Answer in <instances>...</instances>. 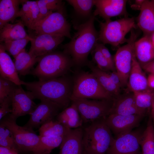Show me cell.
I'll return each instance as SVG.
<instances>
[{
  "instance_id": "6da1fadb",
  "label": "cell",
  "mask_w": 154,
  "mask_h": 154,
  "mask_svg": "<svg viewBox=\"0 0 154 154\" xmlns=\"http://www.w3.org/2000/svg\"><path fill=\"white\" fill-rule=\"evenodd\" d=\"M33 99H46L58 105L63 110L71 102L73 77L68 74L45 81L23 82Z\"/></svg>"
},
{
  "instance_id": "7a4b0ae2",
  "label": "cell",
  "mask_w": 154,
  "mask_h": 154,
  "mask_svg": "<svg viewBox=\"0 0 154 154\" xmlns=\"http://www.w3.org/2000/svg\"><path fill=\"white\" fill-rule=\"evenodd\" d=\"M95 19L93 14L87 21L76 27L77 32L63 46V51L70 56L77 68L87 66L88 56L98 42L99 33L94 25Z\"/></svg>"
},
{
  "instance_id": "3957f363",
  "label": "cell",
  "mask_w": 154,
  "mask_h": 154,
  "mask_svg": "<svg viewBox=\"0 0 154 154\" xmlns=\"http://www.w3.org/2000/svg\"><path fill=\"white\" fill-rule=\"evenodd\" d=\"M38 64L30 74L45 81L68 74L74 66L70 56L64 52L54 51L39 57Z\"/></svg>"
},
{
  "instance_id": "277c9868",
  "label": "cell",
  "mask_w": 154,
  "mask_h": 154,
  "mask_svg": "<svg viewBox=\"0 0 154 154\" xmlns=\"http://www.w3.org/2000/svg\"><path fill=\"white\" fill-rule=\"evenodd\" d=\"M114 139L105 119L92 122L83 129V154H106Z\"/></svg>"
},
{
  "instance_id": "5b68a950",
  "label": "cell",
  "mask_w": 154,
  "mask_h": 154,
  "mask_svg": "<svg viewBox=\"0 0 154 154\" xmlns=\"http://www.w3.org/2000/svg\"><path fill=\"white\" fill-rule=\"evenodd\" d=\"M98 22L100 30L98 41L114 47L119 48L120 44L127 42L128 39L125 37L126 34L137 27L133 17H127L114 21Z\"/></svg>"
},
{
  "instance_id": "8992f818",
  "label": "cell",
  "mask_w": 154,
  "mask_h": 154,
  "mask_svg": "<svg viewBox=\"0 0 154 154\" xmlns=\"http://www.w3.org/2000/svg\"><path fill=\"white\" fill-rule=\"evenodd\" d=\"M113 100L91 72L81 71L73 77L72 98Z\"/></svg>"
},
{
  "instance_id": "52a82bcc",
  "label": "cell",
  "mask_w": 154,
  "mask_h": 154,
  "mask_svg": "<svg viewBox=\"0 0 154 154\" xmlns=\"http://www.w3.org/2000/svg\"><path fill=\"white\" fill-rule=\"evenodd\" d=\"M113 100L74 98L71 102L76 106L83 122L91 123L110 114Z\"/></svg>"
},
{
  "instance_id": "ba28073f",
  "label": "cell",
  "mask_w": 154,
  "mask_h": 154,
  "mask_svg": "<svg viewBox=\"0 0 154 154\" xmlns=\"http://www.w3.org/2000/svg\"><path fill=\"white\" fill-rule=\"evenodd\" d=\"M70 28L63 9L51 12L30 30L34 31L35 35L47 34L71 38Z\"/></svg>"
},
{
  "instance_id": "9c48e42d",
  "label": "cell",
  "mask_w": 154,
  "mask_h": 154,
  "mask_svg": "<svg viewBox=\"0 0 154 154\" xmlns=\"http://www.w3.org/2000/svg\"><path fill=\"white\" fill-rule=\"evenodd\" d=\"M138 36L139 33L132 29L127 43L118 48L114 57L116 72L122 87L127 85L134 54V44Z\"/></svg>"
},
{
  "instance_id": "30bf717a",
  "label": "cell",
  "mask_w": 154,
  "mask_h": 154,
  "mask_svg": "<svg viewBox=\"0 0 154 154\" xmlns=\"http://www.w3.org/2000/svg\"><path fill=\"white\" fill-rule=\"evenodd\" d=\"M9 114L0 120V124L12 132L19 152L32 153L38 143L39 135H38L33 129L18 125L16 120L11 118Z\"/></svg>"
},
{
  "instance_id": "8fae6325",
  "label": "cell",
  "mask_w": 154,
  "mask_h": 154,
  "mask_svg": "<svg viewBox=\"0 0 154 154\" xmlns=\"http://www.w3.org/2000/svg\"><path fill=\"white\" fill-rule=\"evenodd\" d=\"M141 133L131 131L117 136L106 154H142L140 150Z\"/></svg>"
},
{
  "instance_id": "7c38bea8",
  "label": "cell",
  "mask_w": 154,
  "mask_h": 154,
  "mask_svg": "<svg viewBox=\"0 0 154 154\" xmlns=\"http://www.w3.org/2000/svg\"><path fill=\"white\" fill-rule=\"evenodd\" d=\"M40 100L24 126L32 129L39 128L44 123L54 119L62 109L58 105L49 100L42 99Z\"/></svg>"
},
{
  "instance_id": "4fadbf2b",
  "label": "cell",
  "mask_w": 154,
  "mask_h": 154,
  "mask_svg": "<svg viewBox=\"0 0 154 154\" xmlns=\"http://www.w3.org/2000/svg\"><path fill=\"white\" fill-rule=\"evenodd\" d=\"M28 92L24 90L21 85H17L12 99V112L9 115L11 119L16 120L19 117L30 115L37 105Z\"/></svg>"
},
{
  "instance_id": "5bb4252c",
  "label": "cell",
  "mask_w": 154,
  "mask_h": 154,
  "mask_svg": "<svg viewBox=\"0 0 154 154\" xmlns=\"http://www.w3.org/2000/svg\"><path fill=\"white\" fill-rule=\"evenodd\" d=\"M31 37L29 53L38 57L54 51L63 41L64 37L47 34L35 35Z\"/></svg>"
},
{
  "instance_id": "9a60e30c",
  "label": "cell",
  "mask_w": 154,
  "mask_h": 154,
  "mask_svg": "<svg viewBox=\"0 0 154 154\" xmlns=\"http://www.w3.org/2000/svg\"><path fill=\"white\" fill-rule=\"evenodd\" d=\"M144 116L111 114L105 118L107 125L117 136L132 131L139 125Z\"/></svg>"
},
{
  "instance_id": "2e32d148",
  "label": "cell",
  "mask_w": 154,
  "mask_h": 154,
  "mask_svg": "<svg viewBox=\"0 0 154 154\" xmlns=\"http://www.w3.org/2000/svg\"><path fill=\"white\" fill-rule=\"evenodd\" d=\"M127 2L126 0H95L96 9L93 15L95 16H100L105 21L117 16L127 17L126 8Z\"/></svg>"
},
{
  "instance_id": "e0dca14e",
  "label": "cell",
  "mask_w": 154,
  "mask_h": 154,
  "mask_svg": "<svg viewBox=\"0 0 154 154\" xmlns=\"http://www.w3.org/2000/svg\"><path fill=\"white\" fill-rule=\"evenodd\" d=\"M83 129H70L64 136L59 154H83Z\"/></svg>"
},
{
  "instance_id": "ac0fdd59",
  "label": "cell",
  "mask_w": 154,
  "mask_h": 154,
  "mask_svg": "<svg viewBox=\"0 0 154 154\" xmlns=\"http://www.w3.org/2000/svg\"><path fill=\"white\" fill-rule=\"evenodd\" d=\"M145 113L137 107L133 93L113 99L110 114L139 115L144 116Z\"/></svg>"
},
{
  "instance_id": "d6986e66",
  "label": "cell",
  "mask_w": 154,
  "mask_h": 154,
  "mask_svg": "<svg viewBox=\"0 0 154 154\" xmlns=\"http://www.w3.org/2000/svg\"><path fill=\"white\" fill-rule=\"evenodd\" d=\"M140 11L137 26L144 36H151L154 32V0H145Z\"/></svg>"
},
{
  "instance_id": "ffe728a7",
  "label": "cell",
  "mask_w": 154,
  "mask_h": 154,
  "mask_svg": "<svg viewBox=\"0 0 154 154\" xmlns=\"http://www.w3.org/2000/svg\"><path fill=\"white\" fill-rule=\"evenodd\" d=\"M142 69L134 54L127 84L129 89L133 93L149 88L147 78Z\"/></svg>"
},
{
  "instance_id": "44dd1931",
  "label": "cell",
  "mask_w": 154,
  "mask_h": 154,
  "mask_svg": "<svg viewBox=\"0 0 154 154\" xmlns=\"http://www.w3.org/2000/svg\"><path fill=\"white\" fill-rule=\"evenodd\" d=\"M134 49L135 57L141 66L154 60V46L151 36H144L136 41Z\"/></svg>"
},
{
  "instance_id": "7402d4cb",
  "label": "cell",
  "mask_w": 154,
  "mask_h": 154,
  "mask_svg": "<svg viewBox=\"0 0 154 154\" xmlns=\"http://www.w3.org/2000/svg\"><path fill=\"white\" fill-rule=\"evenodd\" d=\"M3 45L0 44V76L10 80L17 85H22L18 75L14 63L6 52Z\"/></svg>"
},
{
  "instance_id": "603a6c76",
  "label": "cell",
  "mask_w": 154,
  "mask_h": 154,
  "mask_svg": "<svg viewBox=\"0 0 154 154\" xmlns=\"http://www.w3.org/2000/svg\"><path fill=\"white\" fill-rule=\"evenodd\" d=\"M21 0L0 1V29L9 21L19 17Z\"/></svg>"
},
{
  "instance_id": "cb8c5ba5",
  "label": "cell",
  "mask_w": 154,
  "mask_h": 154,
  "mask_svg": "<svg viewBox=\"0 0 154 154\" xmlns=\"http://www.w3.org/2000/svg\"><path fill=\"white\" fill-rule=\"evenodd\" d=\"M25 26L21 21L12 24L7 23L0 29V41L1 43L5 41L17 40L30 37L26 32Z\"/></svg>"
},
{
  "instance_id": "d4e9b609",
  "label": "cell",
  "mask_w": 154,
  "mask_h": 154,
  "mask_svg": "<svg viewBox=\"0 0 154 154\" xmlns=\"http://www.w3.org/2000/svg\"><path fill=\"white\" fill-rule=\"evenodd\" d=\"M56 117V120L70 129L81 127L83 123L76 106L72 103L70 106L60 112Z\"/></svg>"
},
{
  "instance_id": "484cf974",
  "label": "cell",
  "mask_w": 154,
  "mask_h": 154,
  "mask_svg": "<svg viewBox=\"0 0 154 154\" xmlns=\"http://www.w3.org/2000/svg\"><path fill=\"white\" fill-rule=\"evenodd\" d=\"M15 59L14 64L18 74L25 76L30 74L33 66L38 62L39 57L33 56L27 52L25 48L17 55Z\"/></svg>"
},
{
  "instance_id": "4316f807",
  "label": "cell",
  "mask_w": 154,
  "mask_h": 154,
  "mask_svg": "<svg viewBox=\"0 0 154 154\" xmlns=\"http://www.w3.org/2000/svg\"><path fill=\"white\" fill-rule=\"evenodd\" d=\"M87 66L90 69L91 72L96 77L106 91L113 97L118 95L120 89L112 82L107 72L101 70L90 61H89Z\"/></svg>"
},
{
  "instance_id": "83f0119b",
  "label": "cell",
  "mask_w": 154,
  "mask_h": 154,
  "mask_svg": "<svg viewBox=\"0 0 154 154\" xmlns=\"http://www.w3.org/2000/svg\"><path fill=\"white\" fill-rule=\"evenodd\" d=\"M70 129L57 120L53 119L44 123L39 128V135L42 137H63Z\"/></svg>"
},
{
  "instance_id": "f1b7e54d",
  "label": "cell",
  "mask_w": 154,
  "mask_h": 154,
  "mask_svg": "<svg viewBox=\"0 0 154 154\" xmlns=\"http://www.w3.org/2000/svg\"><path fill=\"white\" fill-rule=\"evenodd\" d=\"M140 145L142 154H154V126L151 117L142 133Z\"/></svg>"
},
{
  "instance_id": "f546056e",
  "label": "cell",
  "mask_w": 154,
  "mask_h": 154,
  "mask_svg": "<svg viewBox=\"0 0 154 154\" xmlns=\"http://www.w3.org/2000/svg\"><path fill=\"white\" fill-rule=\"evenodd\" d=\"M64 137L40 136L39 141L33 154H50L52 150L60 145Z\"/></svg>"
},
{
  "instance_id": "4dcf8cb0",
  "label": "cell",
  "mask_w": 154,
  "mask_h": 154,
  "mask_svg": "<svg viewBox=\"0 0 154 154\" xmlns=\"http://www.w3.org/2000/svg\"><path fill=\"white\" fill-rule=\"evenodd\" d=\"M66 1L73 7L76 15L87 21L93 15V7L95 6V0H68Z\"/></svg>"
},
{
  "instance_id": "1f68e13d",
  "label": "cell",
  "mask_w": 154,
  "mask_h": 154,
  "mask_svg": "<svg viewBox=\"0 0 154 154\" xmlns=\"http://www.w3.org/2000/svg\"><path fill=\"white\" fill-rule=\"evenodd\" d=\"M133 93L136 104L139 109L145 112L151 109L154 96L152 90L149 88Z\"/></svg>"
},
{
  "instance_id": "d6a6232c",
  "label": "cell",
  "mask_w": 154,
  "mask_h": 154,
  "mask_svg": "<svg viewBox=\"0 0 154 154\" xmlns=\"http://www.w3.org/2000/svg\"><path fill=\"white\" fill-rule=\"evenodd\" d=\"M32 37L5 41L1 43L5 51H7L15 58L17 55L22 50L25 48V46Z\"/></svg>"
},
{
  "instance_id": "836d02e7",
  "label": "cell",
  "mask_w": 154,
  "mask_h": 154,
  "mask_svg": "<svg viewBox=\"0 0 154 154\" xmlns=\"http://www.w3.org/2000/svg\"><path fill=\"white\" fill-rule=\"evenodd\" d=\"M0 146L9 148L19 152L11 131L0 124Z\"/></svg>"
},
{
  "instance_id": "e575fe53",
  "label": "cell",
  "mask_w": 154,
  "mask_h": 154,
  "mask_svg": "<svg viewBox=\"0 0 154 154\" xmlns=\"http://www.w3.org/2000/svg\"><path fill=\"white\" fill-rule=\"evenodd\" d=\"M91 54L92 61L100 70L107 72L116 71L96 46Z\"/></svg>"
},
{
  "instance_id": "d590c367",
  "label": "cell",
  "mask_w": 154,
  "mask_h": 154,
  "mask_svg": "<svg viewBox=\"0 0 154 154\" xmlns=\"http://www.w3.org/2000/svg\"><path fill=\"white\" fill-rule=\"evenodd\" d=\"M17 85L0 76V103L6 98L13 96Z\"/></svg>"
},
{
  "instance_id": "8d00e7d4",
  "label": "cell",
  "mask_w": 154,
  "mask_h": 154,
  "mask_svg": "<svg viewBox=\"0 0 154 154\" xmlns=\"http://www.w3.org/2000/svg\"><path fill=\"white\" fill-rule=\"evenodd\" d=\"M22 7L20 9L19 17L24 25L30 29L31 27V14L29 6L25 0H21Z\"/></svg>"
},
{
  "instance_id": "74e56055",
  "label": "cell",
  "mask_w": 154,
  "mask_h": 154,
  "mask_svg": "<svg viewBox=\"0 0 154 154\" xmlns=\"http://www.w3.org/2000/svg\"><path fill=\"white\" fill-rule=\"evenodd\" d=\"M30 8L31 14V27L35 25L38 20L40 11L36 1H31L25 0Z\"/></svg>"
},
{
  "instance_id": "f35d334b",
  "label": "cell",
  "mask_w": 154,
  "mask_h": 154,
  "mask_svg": "<svg viewBox=\"0 0 154 154\" xmlns=\"http://www.w3.org/2000/svg\"><path fill=\"white\" fill-rule=\"evenodd\" d=\"M12 97V96L6 98L0 103V120L6 116L11 113L12 109L10 107L11 106Z\"/></svg>"
},
{
  "instance_id": "ab89813d",
  "label": "cell",
  "mask_w": 154,
  "mask_h": 154,
  "mask_svg": "<svg viewBox=\"0 0 154 154\" xmlns=\"http://www.w3.org/2000/svg\"><path fill=\"white\" fill-rule=\"evenodd\" d=\"M96 46L100 50L103 55L112 66L116 70L114 57L112 56L108 49L105 46V44L101 43L98 42Z\"/></svg>"
},
{
  "instance_id": "60d3db41",
  "label": "cell",
  "mask_w": 154,
  "mask_h": 154,
  "mask_svg": "<svg viewBox=\"0 0 154 154\" xmlns=\"http://www.w3.org/2000/svg\"><path fill=\"white\" fill-rule=\"evenodd\" d=\"M36 1L39 7L40 13L38 20L36 24L43 20L53 12L49 11L47 9L44 0H39Z\"/></svg>"
},
{
  "instance_id": "b9f144b4",
  "label": "cell",
  "mask_w": 154,
  "mask_h": 154,
  "mask_svg": "<svg viewBox=\"0 0 154 154\" xmlns=\"http://www.w3.org/2000/svg\"><path fill=\"white\" fill-rule=\"evenodd\" d=\"M107 73L112 82L120 89L121 87H122V86L120 79L116 72H109Z\"/></svg>"
},
{
  "instance_id": "7bdbcfd3",
  "label": "cell",
  "mask_w": 154,
  "mask_h": 154,
  "mask_svg": "<svg viewBox=\"0 0 154 154\" xmlns=\"http://www.w3.org/2000/svg\"><path fill=\"white\" fill-rule=\"evenodd\" d=\"M141 66L146 71L154 74V60Z\"/></svg>"
},
{
  "instance_id": "ee69618b",
  "label": "cell",
  "mask_w": 154,
  "mask_h": 154,
  "mask_svg": "<svg viewBox=\"0 0 154 154\" xmlns=\"http://www.w3.org/2000/svg\"><path fill=\"white\" fill-rule=\"evenodd\" d=\"M19 153L12 149L0 146V154H19Z\"/></svg>"
},
{
  "instance_id": "f6af8a7d",
  "label": "cell",
  "mask_w": 154,
  "mask_h": 154,
  "mask_svg": "<svg viewBox=\"0 0 154 154\" xmlns=\"http://www.w3.org/2000/svg\"><path fill=\"white\" fill-rule=\"evenodd\" d=\"M145 0H136L135 3L131 6V8L134 10H140L142 5Z\"/></svg>"
},
{
  "instance_id": "bcb514c9",
  "label": "cell",
  "mask_w": 154,
  "mask_h": 154,
  "mask_svg": "<svg viewBox=\"0 0 154 154\" xmlns=\"http://www.w3.org/2000/svg\"><path fill=\"white\" fill-rule=\"evenodd\" d=\"M147 78L149 88L154 89V74L150 73Z\"/></svg>"
},
{
  "instance_id": "7dc6e473",
  "label": "cell",
  "mask_w": 154,
  "mask_h": 154,
  "mask_svg": "<svg viewBox=\"0 0 154 154\" xmlns=\"http://www.w3.org/2000/svg\"><path fill=\"white\" fill-rule=\"evenodd\" d=\"M151 118L154 126V96L153 98L151 109Z\"/></svg>"
},
{
  "instance_id": "c3c4849f",
  "label": "cell",
  "mask_w": 154,
  "mask_h": 154,
  "mask_svg": "<svg viewBox=\"0 0 154 154\" xmlns=\"http://www.w3.org/2000/svg\"><path fill=\"white\" fill-rule=\"evenodd\" d=\"M151 39L152 44L154 46V32L151 35Z\"/></svg>"
}]
</instances>
